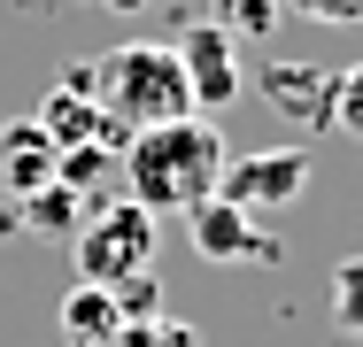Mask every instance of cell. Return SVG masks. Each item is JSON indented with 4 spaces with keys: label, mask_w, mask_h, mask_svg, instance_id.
Returning a JSON list of instances; mask_svg holds the SVG:
<instances>
[{
    "label": "cell",
    "mask_w": 363,
    "mask_h": 347,
    "mask_svg": "<svg viewBox=\"0 0 363 347\" xmlns=\"http://www.w3.org/2000/svg\"><path fill=\"white\" fill-rule=\"evenodd\" d=\"M224 132L209 116H178V124H147V132L124 139V154H116V170H124V186H132V201L147 216H186L194 201H209L224 178Z\"/></svg>",
    "instance_id": "1"
},
{
    "label": "cell",
    "mask_w": 363,
    "mask_h": 347,
    "mask_svg": "<svg viewBox=\"0 0 363 347\" xmlns=\"http://www.w3.org/2000/svg\"><path fill=\"white\" fill-rule=\"evenodd\" d=\"M62 85L85 93L116 132H147V124H178V116H194L186 69H178L170 47H155V39H132V47L93 55V62H70V69H62Z\"/></svg>",
    "instance_id": "2"
},
{
    "label": "cell",
    "mask_w": 363,
    "mask_h": 347,
    "mask_svg": "<svg viewBox=\"0 0 363 347\" xmlns=\"http://www.w3.org/2000/svg\"><path fill=\"white\" fill-rule=\"evenodd\" d=\"M155 224L162 216H147L132 193H116V201L85 208V224H77V278L85 285H124V278L155 271Z\"/></svg>",
    "instance_id": "3"
},
{
    "label": "cell",
    "mask_w": 363,
    "mask_h": 347,
    "mask_svg": "<svg viewBox=\"0 0 363 347\" xmlns=\"http://www.w3.org/2000/svg\"><path fill=\"white\" fill-rule=\"evenodd\" d=\"M309 178H317V162H309V147H263V154H240V162H224L217 193L232 208H286L309 193Z\"/></svg>",
    "instance_id": "4"
},
{
    "label": "cell",
    "mask_w": 363,
    "mask_h": 347,
    "mask_svg": "<svg viewBox=\"0 0 363 347\" xmlns=\"http://www.w3.org/2000/svg\"><path fill=\"white\" fill-rule=\"evenodd\" d=\"M178 69H186V93H194V116L201 108H232L240 101V85H247V69H240V47L224 39L209 16H194L186 31H178Z\"/></svg>",
    "instance_id": "5"
},
{
    "label": "cell",
    "mask_w": 363,
    "mask_h": 347,
    "mask_svg": "<svg viewBox=\"0 0 363 347\" xmlns=\"http://www.w3.org/2000/svg\"><path fill=\"white\" fill-rule=\"evenodd\" d=\"M186 239H194L201 263H279V239H271L247 208H232L224 193L186 208Z\"/></svg>",
    "instance_id": "6"
},
{
    "label": "cell",
    "mask_w": 363,
    "mask_h": 347,
    "mask_svg": "<svg viewBox=\"0 0 363 347\" xmlns=\"http://www.w3.org/2000/svg\"><path fill=\"white\" fill-rule=\"evenodd\" d=\"M255 93L271 101V116H286L294 132H325L333 124V69H317V62H263Z\"/></svg>",
    "instance_id": "7"
},
{
    "label": "cell",
    "mask_w": 363,
    "mask_h": 347,
    "mask_svg": "<svg viewBox=\"0 0 363 347\" xmlns=\"http://www.w3.org/2000/svg\"><path fill=\"white\" fill-rule=\"evenodd\" d=\"M39 186H55V139L39 132L31 116H23V124H0V193L23 201V193H39Z\"/></svg>",
    "instance_id": "8"
},
{
    "label": "cell",
    "mask_w": 363,
    "mask_h": 347,
    "mask_svg": "<svg viewBox=\"0 0 363 347\" xmlns=\"http://www.w3.org/2000/svg\"><path fill=\"white\" fill-rule=\"evenodd\" d=\"M116 324H124V317H116V293L77 278V293L62 301V332H70V347H108V340H116Z\"/></svg>",
    "instance_id": "9"
},
{
    "label": "cell",
    "mask_w": 363,
    "mask_h": 347,
    "mask_svg": "<svg viewBox=\"0 0 363 347\" xmlns=\"http://www.w3.org/2000/svg\"><path fill=\"white\" fill-rule=\"evenodd\" d=\"M209 23H217L232 47L240 39H271L286 23V0H209Z\"/></svg>",
    "instance_id": "10"
},
{
    "label": "cell",
    "mask_w": 363,
    "mask_h": 347,
    "mask_svg": "<svg viewBox=\"0 0 363 347\" xmlns=\"http://www.w3.org/2000/svg\"><path fill=\"white\" fill-rule=\"evenodd\" d=\"M16 224H31V232H77V224H85V193H70V186H39V193L16 201Z\"/></svg>",
    "instance_id": "11"
},
{
    "label": "cell",
    "mask_w": 363,
    "mask_h": 347,
    "mask_svg": "<svg viewBox=\"0 0 363 347\" xmlns=\"http://www.w3.org/2000/svg\"><path fill=\"white\" fill-rule=\"evenodd\" d=\"M333 324H340L348 340H363V255H348V263L333 271Z\"/></svg>",
    "instance_id": "12"
},
{
    "label": "cell",
    "mask_w": 363,
    "mask_h": 347,
    "mask_svg": "<svg viewBox=\"0 0 363 347\" xmlns=\"http://www.w3.org/2000/svg\"><path fill=\"white\" fill-rule=\"evenodd\" d=\"M108 347H201V332L178 324V317H140V324H116Z\"/></svg>",
    "instance_id": "13"
},
{
    "label": "cell",
    "mask_w": 363,
    "mask_h": 347,
    "mask_svg": "<svg viewBox=\"0 0 363 347\" xmlns=\"http://www.w3.org/2000/svg\"><path fill=\"white\" fill-rule=\"evenodd\" d=\"M325 132H348V139H363V62L333 69V124H325Z\"/></svg>",
    "instance_id": "14"
},
{
    "label": "cell",
    "mask_w": 363,
    "mask_h": 347,
    "mask_svg": "<svg viewBox=\"0 0 363 347\" xmlns=\"http://www.w3.org/2000/svg\"><path fill=\"white\" fill-rule=\"evenodd\" d=\"M108 293H116V317H124V324H140V317H155V309H162V278H155V271L124 278V285H108Z\"/></svg>",
    "instance_id": "15"
},
{
    "label": "cell",
    "mask_w": 363,
    "mask_h": 347,
    "mask_svg": "<svg viewBox=\"0 0 363 347\" xmlns=\"http://www.w3.org/2000/svg\"><path fill=\"white\" fill-rule=\"evenodd\" d=\"M286 16H309V23H363V0H286Z\"/></svg>",
    "instance_id": "16"
},
{
    "label": "cell",
    "mask_w": 363,
    "mask_h": 347,
    "mask_svg": "<svg viewBox=\"0 0 363 347\" xmlns=\"http://www.w3.org/2000/svg\"><path fill=\"white\" fill-rule=\"evenodd\" d=\"M93 8H108V16H140V8H155V0H93Z\"/></svg>",
    "instance_id": "17"
}]
</instances>
